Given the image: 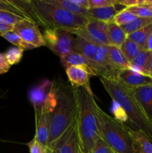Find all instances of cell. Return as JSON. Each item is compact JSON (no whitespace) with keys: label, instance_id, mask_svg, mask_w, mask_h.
I'll list each match as a JSON object with an SVG mask.
<instances>
[{"label":"cell","instance_id":"1","mask_svg":"<svg viewBox=\"0 0 152 153\" xmlns=\"http://www.w3.org/2000/svg\"><path fill=\"white\" fill-rule=\"evenodd\" d=\"M75 95L76 123L81 152L89 153L100 137L98 108L93 93L84 88H74Z\"/></svg>","mask_w":152,"mask_h":153},{"label":"cell","instance_id":"2","mask_svg":"<svg viewBox=\"0 0 152 153\" xmlns=\"http://www.w3.org/2000/svg\"><path fill=\"white\" fill-rule=\"evenodd\" d=\"M54 84L56 90V105L51 115L47 146L52 151L61 137L75 123L77 113L74 88L61 79L56 80Z\"/></svg>","mask_w":152,"mask_h":153},{"label":"cell","instance_id":"3","mask_svg":"<svg viewBox=\"0 0 152 153\" xmlns=\"http://www.w3.org/2000/svg\"><path fill=\"white\" fill-rule=\"evenodd\" d=\"M30 2L36 23L41 25L45 29H61L73 34L83 28L88 22L87 18L71 13L45 0H34Z\"/></svg>","mask_w":152,"mask_h":153},{"label":"cell","instance_id":"4","mask_svg":"<svg viewBox=\"0 0 152 153\" xmlns=\"http://www.w3.org/2000/svg\"><path fill=\"white\" fill-rule=\"evenodd\" d=\"M100 81L112 100L123 108L128 117V120L136 127V129L142 131L152 140V126L136 100L132 90L118 80L100 77Z\"/></svg>","mask_w":152,"mask_h":153},{"label":"cell","instance_id":"5","mask_svg":"<svg viewBox=\"0 0 152 153\" xmlns=\"http://www.w3.org/2000/svg\"><path fill=\"white\" fill-rule=\"evenodd\" d=\"M100 137L116 153H135L130 127L98 108Z\"/></svg>","mask_w":152,"mask_h":153},{"label":"cell","instance_id":"6","mask_svg":"<svg viewBox=\"0 0 152 153\" xmlns=\"http://www.w3.org/2000/svg\"><path fill=\"white\" fill-rule=\"evenodd\" d=\"M76 52L81 54L95 76L116 80L119 70L110 61L107 53V46H101L89 43L76 36Z\"/></svg>","mask_w":152,"mask_h":153},{"label":"cell","instance_id":"7","mask_svg":"<svg viewBox=\"0 0 152 153\" xmlns=\"http://www.w3.org/2000/svg\"><path fill=\"white\" fill-rule=\"evenodd\" d=\"M30 102L34 107L35 114L42 111L52 113L56 105V90L54 82L45 80L33 87L28 93Z\"/></svg>","mask_w":152,"mask_h":153},{"label":"cell","instance_id":"8","mask_svg":"<svg viewBox=\"0 0 152 153\" xmlns=\"http://www.w3.org/2000/svg\"><path fill=\"white\" fill-rule=\"evenodd\" d=\"M43 35L46 46L59 57L76 52V37L69 31L46 28Z\"/></svg>","mask_w":152,"mask_h":153},{"label":"cell","instance_id":"9","mask_svg":"<svg viewBox=\"0 0 152 153\" xmlns=\"http://www.w3.org/2000/svg\"><path fill=\"white\" fill-rule=\"evenodd\" d=\"M107 25L108 23L94 19H88L86 25L73 33V34L89 43L101 46H108L110 43L107 35Z\"/></svg>","mask_w":152,"mask_h":153},{"label":"cell","instance_id":"10","mask_svg":"<svg viewBox=\"0 0 152 153\" xmlns=\"http://www.w3.org/2000/svg\"><path fill=\"white\" fill-rule=\"evenodd\" d=\"M13 31L19 36L22 40L35 48L46 46L43 34L38 25L32 21L22 19L13 25Z\"/></svg>","mask_w":152,"mask_h":153},{"label":"cell","instance_id":"11","mask_svg":"<svg viewBox=\"0 0 152 153\" xmlns=\"http://www.w3.org/2000/svg\"><path fill=\"white\" fill-rule=\"evenodd\" d=\"M66 73L73 88H84L88 91H92L89 85V80L92 76H95L92 70L86 66H72L67 67Z\"/></svg>","mask_w":152,"mask_h":153},{"label":"cell","instance_id":"12","mask_svg":"<svg viewBox=\"0 0 152 153\" xmlns=\"http://www.w3.org/2000/svg\"><path fill=\"white\" fill-rule=\"evenodd\" d=\"M53 151L56 153H80V141L77 133V123L61 137Z\"/></svg>","mask_w":152,"mask_h":153},{"label":"cell","instance_id":"13","mask_svg":"<svg viewBox=\"0 0 152 153\" xmlns=\"http://www.w3.org/2000/svg\"><path fill=\"white\" fill-rule=\"evenodd\" d=\"M116 80L130 89H134L145 85H152V78L134 71L131 69L119 70Z\"/></svg>","mask_w":152,"mask_h":153},{"label":"cell","instance_id":"14","mask_svg":"<svg viewBox=\"0 0 152 153\" xmlns=\"http://www.w3.org/2000/svg\"><path fill=\"white\" fill-rule=\"evenodd\" d=\"M145 116L152 126V85L131 89Z\"/></svg>","mask_w":152,"mask_h":153},{"label":"cell","instance_id":"15","mask_svg":"<svg viewBox=\"0 0 152 153\" xmlns=\"http://www.w3.org/2000/svg\"><path fill=\"white\" fill-rule=\"evenodd\" d=\"M51 115L52 113L47 111H42L38 114H35L36 132L34 138L44 146H48L50 134Z\"/></svg>","mask_w":152,"mask_h":153},{"label":"cell","instance_id":"16","mask_svg":"<svg viewBox=\"0 0 152 153\" xmlns=\"http://www.w3.org/2000/svg\"><path fill=\"white\" fill-rule=\"evenodd\" d=\"M152 52L142 49L130 62V69L146 76H150V64Z\"/></svg>","mask_w":152,"mask_h":153},{"label":"cell","instance_id":"17","mask_svg":"<svg viewBox=\"0 0 152 153\" xmlns=\"http://www.w3.org/2000/svg\"><path fill=\"white\" fill-rule=\"evenodd\" d=\"M129 133L135 153H152V140L145 133L141 130L131 128H129Z\"/></svg>","mask_w":152,"mask_h":153},{"label":"cell","instance_id":"18","mask_svg":"<svg viewBox=\"0 0 152 153\" xmlns=\"http://www.w3.org/2000/svg\"><path fill=\"white\" fill-rule=\"evenodd\" d=\"M116 4L110 7L88 9L89 19H96L105 23L114 22L115 16L119 12Z\"/></svg>","mask_w":152,"mask_h":153},{"label":"cell","instance_id":"19","mask_svg":"<svg viewBox=\"0 0 152 153\" xmlns=\"http://www.w3.org/2000/svg\"><path fill=\"white\" fill-rule=\"evenodd\" d=\"M107 49L109 58L116 69L119 70L130 69V62L125 58L120 48L108 45Z\"/></svg>","mask_w":152,"mask_h":153},{"label":"cell","instance_id":"20","mask_svg":"<svg viewBox=\"0 0 152 153\" xmlns=\"http://www.w3.org/2000/svg\"><path fill=\"white\" fill-rule=\"evenodd\" d=\"M107 35L110 45L119 48L121 47L122 43L125 41L128 37L122 27L116 25L115 22L108 23Z\"/></svg>","mask_w":152,"mask_h":153},{"label":"cell","instance_id":"21","mask_svg":"<svg viewBox=\"0 0 152 153\" xmlns=\"http://www.w3.org/2000/svg\"><path fill=\"white\" fill-rule=\"evenodd\" d=\"M48 3L55 4V5L61 7L64 10H66L75 14L83 16L87 19H89V15L88 10L80 7L72 2L71 0H45Z\"/></svg>","mask_w":152,"mask_h":153},{"label":"cell","instance_id":"22","mask_svg":"<svg viewBox=\"0 0 152 153\" xmlns=\"http://www.w3.org/2000/svg\"><path fill=\"white\" fill-rule=\"evenodd\" d=\"M61 63L65 69L72 66H86L89 67L88 62L84 57L77 52H72L67 55L60 57ZM90 68V67H89Z\"/></svg>","mask_w":152,"mask_h":153},{"label":"cell","instance_id":"23","mask_svg":"<svg viewBox=\"0 0 152 153\" xmlns=\"http://www.w3.org/2000/svg\"><path fill=\"white\" fill-rule=\"evenodd\" d=\"M152 34V24L147 25L145 28L128 35L127 38L132 40L140 46L142 49H145L147 41Z\"/></svg>","mask_w":152,"mask_h":153},{"label":"cell","instance_id":"24","mask_svg":"<svg viewBox=\"0 0 152 153\" xmlns=\"http://www.w3.org/2000/svg\"><path fill=\"white\" fill-rule=\"evenodd\" d=\"M151 24H152V18L137 17L133 22H130L127 25H122L121 27H122L123 31H125V33L128 36L129 34H132V33L136 32V31L145 28L147 25H151Z\"/></svg>","mask_w":152,"mask_h":153},{"label":"cell","instance_id":"25","mask_svg":"<svg viewBox=\"0 0 152 153\" xmlns=\"http://www.w3.org/2000/svg\"><path fill=\"white\" fill-rule=\"evenodd\" d=\"M0 36H1V37H2L3 38L5 39L6 40L10 42V43L14 45L16 47L22 49L23 51L29 50V49H33L35 48L34 46L29 44V43L25 42L24 40H22L18 34H16V33H14L13 31H8V32H6L1 34Z\"/></svg>","mask_w":152,"mask_h":153},{"label":"cell","instance_id":"26","mask_svg":"<svg viewBox=\"0 0 152 153\" xmlns=\"http://www.w3.org/2000/svg\"><path fill=\"white\" fill-rule=\"evenodd\" d=\"M121 50L123 52L124 55L127 58L129 62H131V60L135 57V55L142 50V48L139 45L133 42L132 40H129L127 38L125 41L122 43V45L120 47Z\"/></svg>","mask_w":152,"mask_h":153},{"label":"cell","instance_id":"27","mask_svg":"<svg viewBox=\"0 0 152 153\" xmlns=\"http://www.w3.org/2000/svg\"><path fill=\"white\" fill-rule=\"evenodd\" d=\"M137 18V17L135 15L133 14L131 12L125 8L116 14V16H115L114 22L119 26H122V25H127V24L133 22Z\"/></svg>","mask_w":152,"mask_h":153},{"label":"cell","instance_id":"28","mask_svg":"<svg viewBox=\"0 0 152 153\" xmlns=\"http://www.w3.org/2000/svg\"><path fill=\"white\" fill-rule=\"evenodd\" d=\"M23 52L24 51L22 49H19L16 46L10 47L5 52L6 58H7L9 64L12 66L20 62L22 57H23Z\"/></svg>","mask_w":152,"mask_h":153},{"label":"cell","instance_id":"29","mask_svg":"<svg viewBox=\"0 0 152 153\" xmlns=\"http://www.w3.org/2000/svg\"><path fill=\"white\" fill-rule=\"evenodd\" d=\"M130 12L139 18H152V11L146 5L133 6L126 8Z\"/></svg>","mask_w":152,"mask_h":153},{"label":"cell","instance_id":"30","mask_svg":"<svg viewBox=\"0 0 152 153\" xmlns=\"http://www.w3.org/2000/svg\"><path fill=\"white\" fill-rule=\"evenodd\" d=\"M111 111L113 112V115H114L115 119L119 122L123 123L128 120V117L123 108L120 105V104L116 102V101H113V102H112Z\"/></svg>","mask_w":152,"mask_h":153},{"label":"cell","instance_id":"31","mask_svg":"<svg viewBox=\"0 0 152 153\" xmlns=\"http://www.w3.org/2000/svg\"><path fill=\"white\" fill-rule=\"evenodd\" d=\"M0 10L10 12V13L18 15V16L24 18V19H28L25 15L19 8H17L14 4H12L10 0H0Z\"/></svg>","mask_w":152,"mask_h":153},{"label":"cell","instance_id":"32","mask_svg":"<svg viewBox=\"0 0 152 153\" xmlns=\"http://www.w3.org/2000/svg\"><path fill=\"white\" fill-rule=\"evenodd\" d=\"M22 19H25L18 16V15L14 14V13H10V12L0 10V21L4 22V23L7 24V25H13V26L17 22L22 20Z\"/></svg>","mask_w":152,"mask_h":153},{"label":"cell","instance_id":"33","mask_svg":"<svg viewBox=\"0 0 152 153\" xmlns=\"http://www.w3.org/2000/svg\"><path fill=\"white\" fill-rule=\"evenodd\" d=\"M89 153H116L102 138L99 137L95 142L93 148Z\"/></svg>","mask_w":152,"mask_h":153},{"label":"cell","instance_id":"34","mask_svg":"<svg viewBox=\"0 0 152 153\" xmlns=\"http://www.w3.org/2000/svg\"><path fill=\"white\" fill-rule=\"evenodd\" d=\"M30 153H48L49 149L47 146L37 141L35 138L28 143Z\"/></svg>","mask_w":152,"mask_h":153},{"label":"cell","instance_id":"35","mask_svg":"<svg viewBox=\"0 0 152 153\" xmlns=\"http://www.w3.org/2000/svg\"><path fill=\"white\" fill-rule=\"evenodd\" d=\"M116 3L117 0H89V9L114 6Z\"/></svg>","mask_w":152,"mask_h":153},{"label":"cell","instance_id":"36","mask_svg":"<svg viewBox=\"0 0 152 153\" xmlns=\"http://www.w3.org/2000/svg\"><path fill=\"white\" fill-rule=\"evenodd\" d=\"M11 65L7 61L5 53H0V75L7 73Z\"/></svg>","mask_w":152,"mask_h":153},{"label":"cell","instance_id":"37","mask_svg":"<svg viewBox=\"0 0 152 153\" xmlns=\"http://www.w3.org/2000/svg\"><path fill=\"white\" fill-rule=\"evenodd\" d=\"M71 1L81 8L86 9V10L89 8V0H71Z\"/></svg>","mask_w":152,"mask_h":153},{"label":"cell","instance_id":"38","mask_svg":"<svg viewBox=\"0 0 152 153\" xmlns=\"http://www.w3.org/2000/svg\"><path fill=\"white\" fill-rule=\"evenodd\" d=\"M13 25H7L0 21V35L8 31H13Z\"/></svg>","mask_w":152,"mask_h":153},{"label":"cell","instance_id":"39","mask_svg":"<svg viewBox=\"0 0 152 153\" xmlns=\"http://www.w3.org/2000/svg\"><path fill=\"white\" fill-rule=\"evenodd\" d=\"M145 49L146 50L150 51V52H152V34H151V36L149 37Z\"/></svg>","mask_w":152,"mask_h":153},{"label":"cell","instance_id":"40","mask_svg":"<svg viewBox=\"0 0 152 153\" xmlns=\"http://www.w3.org/2000/svg\"><path fill=\"white\" fill-rule=\"evenodd\" d=\"M143 5H146L152 11V0H145Z\"/></svg>","mask_w":152,"mask_h":153},{"label":"cell","instance_id":"41","mask_svg":"<svg viewBox=\"0 0 152 153\" xmlns=\"http://www.w3.org/2000/svg\"><path fill=\"white\" fill-rule=\"evenodd\" d=\"M150 76L152 78V58L151 60V64H150Z\"/></svg>","mask_w":152,"mask_h":153},{"label":"cell","instance_id":"42","mask_svg":"<svg viewBox=\"0 0 152 153\" xmlns=\"http://www.w3.org/2000/svg\"><path fill=\"white\" fill-rule=\"evenodd\" d=\"M48 153H56V152H55V151H52V150H50V149H49V151H48Z\"/></svg>","mask_w":152,"mask_h":153},{"label":"cell","instance_id":"43","mask_svg":"<svg viewBox=\"0 0 152 153\" xmlns=\"http://www.w3.org/2000/svg\"><path fill=\"white\" fill-rule=\"evenodd\" d=\"M80 153H83V152H80Z\"/></svg>","mask_w":152,"mask_h":153}]
</instances>
